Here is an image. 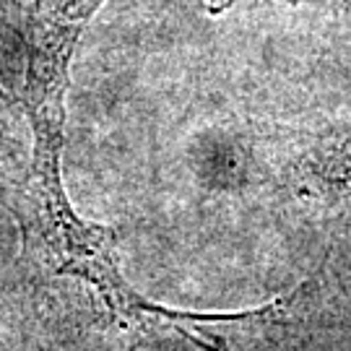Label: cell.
Segmentation results:
<instances>
[{
  "label": "cell",
  "instance_id": "6da1fadb",
  "mask_svg": "<svg viewBox=\"0 0 351 351\" xmlns=\"http://www.w3.org/2000/svg\"><path fill=\"white\" fill-rule=\"evenodd\" d=\"M294 182L300 198L351 229V138L307 154L294 172Z\"/></svg>",
  "mask_w": 351,
  "mask_h": 351
},
{
  "label": "cell",
  "instance_id": "7a4b0ae2",
  "mask_svg": "<svg viewBox=\"0 0 351 351\" xmlns=\"http://www.w3.org/2000/svg\"><path fill=\"white\" fill-rule=\"evenodd\" d=\"M229 3H234V0H208V8H211V11H221Z\"/></svg>",
  "mask_w": 351,
  "mask_h": 351
}]
</instances>
